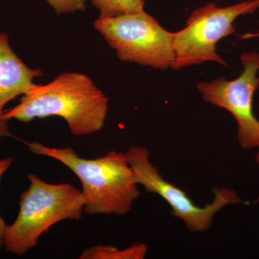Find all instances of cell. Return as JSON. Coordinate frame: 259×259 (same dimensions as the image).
<instances>
[{
    "mask_svg": "<svg viewBox=\"0 0 259 259\" xmlns=\"http://www.w3.org/2000/svg\"><path fill=\"white\" fill-rule=\"evenodd\" d=\"M108 109V97L88 75L65 71L23 95L17 106L5 111L4 119L26 123L57 116L66 121L71 134L83 136L103 128Z\"/></svg>",
    "mask_w": 259,
    "mask_h": 259,
    "instance_id": "6da1fadb",
    "label": "cell"
},
{
    "mask_svg": "<svg viewBox=\"0 0 259 259\" xmlns=\"http://www.w3.org/2000/svg\"><path fill=\"white\" fill-rule=\"evenodd\" d=\"M28 146L34 154L54 158L74 172L82 186L87 214L124 215L131 212L141 195L125 153L110 151L102 157L88 159L71 147L50 148L35 141Z\"/></svg>",
    "mask_w": 259,
    "mask_h": 259,
    "instance_id": "7a4b0ae2",
    "label": "cell"
},
{
    "mask_svg": "<svg viewBox=\"0 0 259 259\" xmlns=\"http://www.w3.org/2000/svg\"><path fill=\"white\" fill-rule=\"evenodd\" d=\"M28 178L30 185L20 195L18 217L7 226L4 237L5 251L18 256L34 248L54 225L79 220L84 207L81 192L74 186L47 183L34 174Z\"/></svg>",
    "mask_w": 259,
    "mask_h": 259,
    "instance_id": "3957f363",
    "label": "cell"
},
{
    "mask_svg": "<svg viewBox=\"0 0 259 259\" xmlns=\"http://www.w3.org/2000/svg\"><path fill=\"white\" fill-rule=\"evenodd\" d=\"M94 27L120 60L166 70L175 61V32L168 31L145 10L116 17H99Z\"/></svg>",
    "mask_w": 259,
    "mask_h": 259,
    "instance_id": "277c9868",
    "label": "cell"
},
{
    "mask_svg": "<svg viewBox=\"0 0 259 259\" xmlns=\"http://www.w3.org/2000/svg\"><path fill=\"white\" fill-rule=\"evenodd\" d=\"M257 10L255 0L223 8L210 3L194 10L187 18L185 28L175 32V59L171 69L177 71L209 61L228 67L226 61L216 52V45L236 32L237 19Z\"/></svg>",
    "mask_w": 259,
    "mask_h": 259,
    "instance_id": "5b68a950",
    "label": "cell"
},
{
    "mask_svg": "<svg viewBox=\"0 0 259 259\" xmlns=\"http://www.w3.org/2000/svg\"><path fill=\"white\" fill-rule=\"evenodd\" d=\"M125 153L139 185L143 186L148 193L158 194L164 199L171 207L172 215L181 220L192 233L208 231L214 216L221 209L243 203L236 191L228 187H214L212 202L200 207L185 192L164 180L157 166L151 163L147 148L133 146Z\"/></svg>",
    "mask_w": 259,
    "mask_h": 259,
    "instance_id": "8992f818",
    "label": "cell"
},
{
    "mask_svg": "<svg viewBox=\"0 0 259 259\" xmlns=\"http://www.w3.org/2000/svg\"><path fill=\"white\" fill-rule=\"evenodd\" d=\"M243 69L236 79L217 78L199 81L197 89L204 101L228 110L238 125V143L245 149L259 146V120L253 112V100L259 90V54L244 53L240 58Z\"/></svg>",
    "mask_w": 259,
    "mask_h": 259,
    "instance_id": "52a82bcc",
    "label": "cell"
},
{
    "mask_svg": "<svg viewBox=\"0 0 259 259\" xmlns=\"http://www.w3.org/2000/svg\"><path fill=\"white\" fill-rule=\"evenodd\" d=\"M42 76L41 70L30 69L17 56L8 34L0 32V139L8 134L9 128L4 119L5 105L37 88L34 80Z\"/></svg>",
    "mask_w": 259,
    "mask_h": 259,
    "instance_id": "ba28073f",
    "label": "cell"
},
{
    "mask_svg": "<svg viewBox=\"0 0 259 259\" xmlns=\"http://www.w3.org/2000/svg\"><path fill=\"white\" fill-rule=\"evenodd\" d=\"M147 245L136 243L124 249L109 245H96L83 250L80 259H144L147 254Z\"/></svg>",
    "mask_w": 259,
    "mask_h": 259,
    "instance_id": "9c48e42d",
    "label": "cell"
},
{
    "mask_svg": "<svg viewBox=\"0 0 259 259\" xmlns=\"http://www.w3.org/2000/svg\"><path fill=\"white\" fill-rule=\"evenodd\" d=\"M146 0H92L100 17H116L144 11Z\"/></svg>",
    "mask_w": 259,
    "mask_h": 259,
    "instance_id": "30bf717a",
    "label": "cell"
},
{
    "mask_svg": "<svg viewBox=\"0 0 259 259\" xmlns=\"http://www.w3.org/2000/svg\"><path fill=\"white\" fill-rule=\"evenodd\" d=\"M57 15L74 14L84 11L87 0H46Z\"/></svg>",
    "mask_w": 259,
    "mask_h": 259,
    "instance_id": "8fae6325",
    "label": "cell"
},
{
    "mask_svg": "<svg viewBox=\"0 0 259 259\" xmlns=\"http://www.w3.org/2000/svg\"><path fill=\"white\" fill-rule=\"evenodd\" d=\"M13 158L8 157L4 159L0 160V180L2 177L4 175L5 172L9 169L10 166L13 164ZM7 226L4 219L0 216V250L4 245V237L5 230H6Z\"/></svg>",
    "mask_w": 259,
    "mask_h": 259,
    "instance_id": "7c38bea8",
    "label": "cell"
},
{
    "mask_svg": "<svg viewBox=\"0 0 259 259\" xmlns=\"http://www.w3.org/2000/svg\"><path fill=\"white\" fill-rule=\"evenodd\" d=\"M259 37V31L256 33H248L243 35V38H250V37Z\"/></svg>",
    "mask_w": 259,
    "mask_h": 259,
    "instance_id": "4fadbf2b",
    "label": "cell"
},
{
    "mask_svg": "<svg viewBox=\"0 0 259 259\" xmlns=\"http://www.w3.org/2000/svg\"><path fill=\"white\" fill-rule=\"evenodd\" d=\"M258 152L256 153V156H255V161H256L257 164L259 167V146L258 148Z\"/></svg>",
    "mask_w": 259,
    "mask_h": 259,
    "instance_id": "5bb4252c",
    "label": "cell"
},
{
    "mask_svg": "<svg viewBox=\"0 0 259 259\" xmlns=\"http://www.w3.org/2000/svg\"><path fill=\"white\" fill-rule=\"evenodd\" d=\"M255 3H256L257 5V9L259 10V0H255Z\"/></svg>",
    "mask_w": 259,
    "mask_h": 259,
    "instance_id": "9a60e30c",
    "label": "cell"
}]
</instances>
